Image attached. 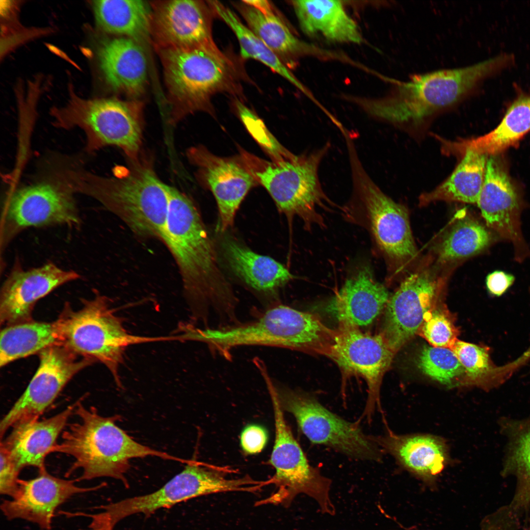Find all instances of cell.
<instances>
[{"label":"cell","instance_id":"cell-1","mask_svg":"<svg viewBox=\"0 0 530 530\" xmlns=\"http://www.w3.org/2000/svg\"><path fill=\"white\" fill-rule=\"evenodd\" d=\"M165 188L168 212L160 239L177 265L192 315L204 321L211 309L219 318L231 315L236 300L221 282L214 247L196 205L176 188Z\"/></svg>","mask_w":530,"mask_h":530},{"label":"cell","instance_id":"cell-2","mask_svg":"<svg viewBox=\"0 0 530 530\" xmlns=\"http://www.w3.org/2000/svg\"><path fill=\"white\" fill-rule=\"evenodd\" d=\"M127 165L117 166L104 177L66 159L60 174L75 194L91 197L113 213L136 235L161 238L168 212L165 184L158 178L152 156L141 152Z\"/></svg>","mask_w":530,"mask_h":530},{"label":"cell","instance_id":"cell-3","mask_svg":"<svg viewBox=\"0 0 530 530\" xmlns=\"http://www.w3.org/2000/svg\"><path fill=\"white\" fill-rule=\"evenodd\" d=\"M506 54L467 66L436 70L397 81L378 99L358 98L355 104L370 116L398 125L418 126L470 96L486 79L509 64Z\"/></svg>","mask_w":530,"mask_h":530},{"label":"cell","instance_id":"cell-4","mask_svg":"<svg viewBox=\"0 0 530 530\" xmlns=\"http://www.w3.org/2000/svg\"><path fill=\"white\" fill-rule=\"evenodd\" d=\"M85 397L83 396L76 401L74 413L79 421L67 424L61 434V442L52 450V452L73 458L74 461L66 477L80 469L82 473L77 478L78 481L108 477L121 480L128 487L125 475L132 458L155 456L184 463L187 462L135 441L116 425L120 416L104 417L95 407H85L82 401Z\"/></svg>","mask_w":530,"mask_h":530},{"label":"cell","instance_id":"cell-5","mask_svg":"<svg viewBox=\"0 0 530 530\" xmlns=\"http://www.w3.org/2000/svg\"><path fill=\"white\" fill-rule=\"evenodd\" d=\"M156 50L163 66L171 125L197 111L213 115L211 99L219 93L241 95L239 66L214 42L188 49Z\"/></svg>","mask_w":530,"mask_h":530},{"label":"cell","instance_id":"cell-6","mask_svg":"<svg viewBox=\"0 0 530 530\" xmlns=\"http://www.w3.org/2000/svg\"><path fill=\"white\" fill-rule=\"evenodd\" d=\"M335 331L315 315L287 305L269 307L258 318L213 328L210 341L220 355L230 358L235 348L265 346L327 355Z\"/></svg>","mask_w":530,"mask_h":530},{"label":"cell","instance_id":"cell-7","mask_svg":"<svg viewBox=\"0 0 530 530\" xmlns=\"http://www.w3.org/2000/svg\"><path fill=\"white\" fill-rule=\"evenodd\" d=\"M330 145L310 153L278 160H266L240 149L239 155L255 177L269 193L279 210L288 216H297L306 228L323 226L318 208L327 209L333 203L324 192L319 167Z\"/></svg>","mask_w":530,"mask_h":530},{"label":"cell","instance_id":"cell-8","mask_svg":"<svg viewBox=\"0 0 530 530\" xmlns=\"http://www.w3.org/2000/svg\"><path fill=\"white\" fill-rule=\"evenodd\" d=\"M83 306L73 311L68 304L55 320L59 344L78 355L98 361L109 370L121 388L119 368L129 345L168 341V337H146L130 334L108 299L98 292L82 301Z\"/></svg>","mask_w":530,"mask_h":530},{"label":"cell","instance_id":"cell-9","mask_svg":"<svg viewBox=\"0 0 530 530\" xmlns=\"http://www.w3.org/2000/svg\"><path fill=\"white\" fill-rule=\"evenodd\" d=\"M143 106L139 100L85 99L71 94L66 104L53 108L51 114L55 127L83 131L87 151L113 146L127 159H134L142 152Z\"/></svg>","mask_w":530,"mask_h":530},{"label":"cell","instance_id":"cell-10","mask_svg":"<svg viewBox=\"0 0 530 530\" xmlns=\"http://www.w3.org/2000/svg\"><path fill=\"white\" fill-rule=\"evenodd\" d=\"M352 193L344 209L346 216L363 225L384 256L396 264H403L416 254L407 211L386 195L364 169L353 142L346 145Z\"/></svg>","mask_w":530,"mask_h":530},{"label":"cell","instance_id":"cell-11","mask_svg":"<svg viewBox=\"0 0 530 530\" xmlns=\"http://www.w3.org/2000/svg\"><path fill=\"white\" fill-rule=\"evenodd\" d=\"M30 184L11 188L4 201L0 227L1 256L12 240L29 228L81 224L75 193L50 167Z\"/></svg>","mask_w":530,"mask_h":530},{"label":"cell","instance_id":"cell-12","mask_svg":"<svg viewBox=\"0 0 530 530\" xmlns=\"http://www.w3.org/2000/svg\"><path fill=\"white\" fill-rule=\"evenodd\" d=\"M265 383L271 399L275 427L270 459L275 473L269 482L275 484L276 490L267 498L256 502V505L289 506L297 495L304 494L316 501L322 512L334 515L335 509L330 497V479L309 463L287 423L271 382Z\"/></svg>","mask_w":530,"mask_h":530},{"label":"cell","instance_id":"cell-13","mask_svg":"<svg viewBox=\"0 0 530 530\" xmlns=\"http://www.w3.org/2000/svg\"><path fill=\"white\" fill-rule=\"evenodd\" d=\"M280 404L295 418L312 443L323 445L355 459L380 461L382 450L359 422L346 421L325 407L314 396L279 386L270 378Z\"/></svg>","mask_w":530,"mask_h":530},{"label":"cell","instance_id":"cell-14","mask_svg":"<svg viewBox=\"0 0 530 530\" xmlns=\"http://www.w3.org/2000/svg\"><path fill=\"white\" fill-rule=\"evenodd\" d=\"M39 355V367L28 386L0 422L1 440L9 428L39 419L71 378L94 362L60 344L45 348Z\"/></svg>","mask_w":530,"mask_h":530},{"label":"cell","instance_id":"cell-15","mask_svg":"<svg viewBox=\"0 0 530 530\" xmlns=\"http://www.w3.org/2000/svg\"><path fill=\"white\" fill-rule=\"evenodd\" d=\"M253 484L248 477L227 478L213 467L190 460L182 472L159 490L115 503L113 512L120 520L137 513L149 516L160 508L201 496L229 491L250 492Z\"/></svg>","mask_w":530,"mask_h":530},{"label":"cell","instance_id":"cell-16","mask_svg":"<svg viewBox=\"0 0 530 530\" xmlns=\"http://www.w3.org/2000/svg\"><path fill=\"white\" fill-rule=\"evenodd\" d=\"M394 352L381 334L372 335L358 328L340 326L335 331L328 356L344 374L362 377L368 387V398L362 417L369 423L381 409L380 390L383 376Z\"/></svg>","mask_w":530,"mask_h":530},{"label":"cell","instance_id":"cell-17","mask_svg":"<svg viewBox=\"0 0 530 530\" xmlns=\"http://www.w3.org/2000/svg\"><path fill=\"white\" fill-rule=\"evenodd\" d=\"M186 157L196 167V177L200 185L209 189L216 200L220 228L230 227L241 203L250 190L258 185L240 155L221 157L202 145L187 149Z\"/></svg>","mask_w":530,"mask_h":530},{"label":"cell","instance_id":"cell-18","mask_svg":"<svg viewBox=\"0 0 530 530\" xmlns=\"http://www.w3.org/2000/svg\"><path fill=\"white\" fill-rule=\"evenodd\" d=\"M150 34L156 49H188L212 43L215 15L207 1H150Z\"/></svg>","mask_w":530,"mask_h":530},{"label":"cell","instance_id":"cell-19","mask_svg":"<svg viewBox=\"0 0 530 530\" xmlns=\"http://www.w3.org/2000/svg\"><path fill=\"white\" fill-rule=\"evenodd\" d=\"M81 277L77 271L51 262L25 269L17 259L0 290V324L7 326L32 320V311L39 300Z\"/></svg>","mask_w":530,"mask_h":530},{"label":"cell","instance_id":"cell-20","mask_svg":"<svg viewBox=\"0 0 530 530\" xmlns=\"http://www.w3.org/2000/svg\"><path fill=\"white\" fill-rule=\"evenodd\" d=\"M477 204L488 227L513 247L515 259L523 262L530 251L522 234L519 195L494 158L487 161L484 183Z\"/></svg>","mask_w":530,"mask_h":530},{"label":"cell","instance_id":"cell-21","mask_svg":"<svg viewBox=\"0 0 530 530\" xmlns=\"http://www.w3.org/2000/svg\"><path fill=\"white\" fill-rule=\"evenodd\" d=\"M77 479H62L49 474L45 468L39 470L34 478L20 479L17 490L11 500L0 505L8 520L21 519L35 523L41 528L50 530L57 508L72 497L95 491L103 484L81 487L75 484Z\"/></svg>","mask_w":530,"mask_h":530},{"label":"cell","instance_id":"cell-22","mask_svg":"<svg viewBox=\"0 0 530 530\" xmlns=\"http://www.w3.org/2000/svg\"><path fill=\"white\" fill-rule=\"evenodd\" d=\"M437 292L433 279L424 273H417L406 278L389 299L381 334L394 353L418 331Z\"/></svg>","mask_w":530,"mask_h":530},{"label":"cell","instance_id":"cell-23","mask_svg":"<svg viewBox=\"0 0 530 530\" xmlns=\"http://www.w3.org/2000/svg\"><path fill=\"white\" fill-rule=\"evenodd\" d=\"M373 437L401 468L432 487L450 460L446 441L438 436L399 435L388 429L384 435Z\"/></svg>","mask_w":530,"mask_h":530},{"label":"cell","instance_id":"cell-24","mask_svg":"<svg viewBox=\"0 0 530 530\" xmlns=\"http://www.w3.org/2000/svg\"><path fill=\"white\" fill-rule=\"evenodd\" d=\"M101 70L106 83L130 100H139L148 82V58L144 47L128 37L103 42L98 51Z\"/></svg>","mask_w":530,"mask_h":530},{"label":"cell","instance_id":"cell-25","mask_svg":"<svg viewBox=\"0 0 530 530\" xmlns=\"http://www.w3.org/2000/svg\"><path fill=\"white\" fill-rule=\"evenodd\" d=\"M389 299L386 288L375 280L371 268L365 265L347 278L328 308L340 326L359 328L370 324Z\"/></svg>","mask_w":530,"mask_h":530},{"label":"cell","instance_id":"cell-26","mask_svg":"<svg viewBox=\"0 0 530 530\" xmlns=\"http://www.w3.org/2000/svg\"><path fill=\"white\" fill-rule=\"evenodd\" d=\"M76 404L75 401L49 418L18 424L4 440L0 441L20 472L29 466L38 470L45 468V458L57 444L58 437L74 413Z\"/></svg>","mask_w":530,"mask_h":530},{"label":"cell","instance_id":"cell-27","mask_svg":"<svg viewBox=\"0 0 530 530\" xmlns=\"http://www.w3.org/2000/svg\"><path fill=\"white\" fill-rule=\"evenodd\" d=\"M499 426L506 440L501 474L516 479L509 506L519 515L530 508V416L522 419L503 417Z\"/></svg>","mask_w":530,"mask_h":530},{"label":"cell","instance_id":"cell-28","mask_svg":"<svg viewBox=\"0 0 530 530\" xmlns=\"http://www.w3.org/2000/svg\"><path fill=\"white\" fill-rule=\"evenodd\" d=\"M302 31L310 36H320L336 43L360 44L362 36L355 22L340 0L292 1Z\"/></svg>","mask_w":530,"mask_h":530},{"label":"cell","instance_id":"cell-29","mask_svg":"<svg viewBox=\"0 0 530 530\" xmlns=\"http://www.w3.org/2000/svg\"><path fill=\"white\" fill-rule=\"evenodd\" d=\"M530 131V95L521 94L510 105L498 126L479 137L448 141L449 154H463L467 150L495 156L519 141Z\"/></svg>","mask_w":530,"mask_h":530},{"label":"cell","instance_id":"cell-30","mask_svg":"<svg viewBox=\"0 0 530 530\" xmlns=\"http://www.w3.org/2000/svg\"><path fill=\"white\" fill-rule=\"evenodd\" d=\"M222 249L233 272L259 292H274L294 277L278 262L258 254L234 239H224Z\"/></svg>","mask_w":530,"mask_h":530},{"label":"cell","instance_id":"cell-31","mask_svg":"<svg viewBox=\"0 0 530 530\" xmlns=\"http://www.w3.org/2000/svg\"><path fill=\"white\" fill-rule=\"evenodd\" d=\"M233 5L247 23L248 28L288 68L294 65L297 58L311 52L310 45L292 33L274 7L261 11L242 1L235 2Z\"/></svg>","mask_w":530,"mask_h":530},{"label":"cell","instance_id":"cell-32","mask_svg":"<svg viewBox=\"0 0 530 530\" xmlns=\"http://www.w3.org/2000/svg\"><path fill=\"white\" fill-rule=\"evenodd\" d=\"M95 18L104 31L132 39L144 47L152 43L150 34L152 8L150 2L138 0L93 1Z\"/></svg>","mask_w":530,"mask_h":530},{"label":"cell","instance_id":"cell-33","mask_svg":"<svg viewBox=\"0 0 530 530\" xmlns=\"http://www.w3.org/2000/svg\"><path fill=\"white\" fill-rule=\"evenodd\" d=\"M451 350L465 371L461 385L475 386L485 391L504 384L530 361V349L504 365L498 366L491 359L487 347L457 340Z\"/></svg>","mask_w":530,"mask_h":530},{"label":"cell","instance_id":"cell-34","mask_svg":"<svg viewBox=\"0 0 530 530\" xmlns=\"http://www.w3.org/2000/svg\"><path fill=\"white\" fill-rule=\"evenodd\" d=\"M460 163L442 184L420 197V204L436 201L477 203L484 183L487 156L466 150Z\"/></svg>","mask_w":530,"mask_h":530},{"label":"cell","instance_id":"cell-35","mask_svg":"<svg viewBox=\"0 0 530 530\" xmlns=\"http://www.w3.org/2000/svg\"><path fill=\"white\" fill-rule=\"evenodd\" d=\"M59 344L55 321L33 320L6 326L0 332V366Z\"/></svg>","mask_w":530,"mask_h":530},{"label":"cell","instance_id":"cell-36","mask_svg":"<svg viewBox=\"0 0 530 530\" xmlns=\"http://www.w3.org/2000/svg\"><path fill=\"white\" fill-rule=\"evenodd\" d=\"M207 1L215 15L222 20L235 33L243 58L259 61L309 96L307 89L289 68L259 37L243 24L231 9L217 0Z\"/></svg>","mask_w":530,"mask_h":530},{"label":"cell","instance_id":"cell-37","mask_svg":"<svg viewBox=\"0 0 530 530\" xmlns=\"http://www.w3.org/2000/svg\"><path fill=\"white\" fill-rule=\"evenodd\" d=\"M490 233L476 220L458 221L444 237L438 250L440 261L449 262L476 255L491 243Z\"/></svg>","mask_w":530,"mask_h":530},{"label":"cell","instance_id":"cell-38","mask_svg":"<svg viewBox=\"0 0 530 530\" xmlns=\"http://www.w3.org/2000/svg\"><path fill=\"white\" fill-rule=\"evenodd\" d=\"M417 362L424 374L448 387L461 385L465 374L464 367L450 348L425 346Z\"/></svg>","mask_w":530,"mask_h":530},{"label":"cell","instance_id":"cell-39","mask_svg":"<svg viewBox=\"0 0 530 530\" xmlns=\"http://www.w3.org/2000/svg\"><path fill=\"white\" fill-rule=\"evenodd\" d=\"M418 332L434 347L451 349L458 340V331L451 318L440 310L427 313Z\"/></svg>","mask_w":530,"mask_h":530},{"label":"cell","instance_id":"cell-40","mask_svg":"<svg viewBox=\"0 0 530 530\" xmlns=\"http://www.w3.org/2000/svg\"><path fill=\"white\" fill-rule=\"evenodd\" d=\"M235 103L237 111L245 126L272 160L281 159L292 154L276 139L263 121L250 109L239 100H237Z\"/></svg>","mask_w":530,"mask_h":530},{"label":"cell","instance_id":"cell-41","mask_svg":"<svg viewBox=\"0 0 530 530\" xmlns=\"http://www.w3.org/2000/svg\"><path fill=\"white\" fill-rule=\"evenodd\" d=\"M0 493L1 495L12 498L18 488L20 479L18 477L20 472L8 452L1 444L0 446Z\"/></svg>","mask_w":530,"mask_h":530},{"label":"cell","instance_id":"cell-42","mask_svg":"<svg viewBox=\"0 0 530 530\" xmlns=\"http://www.w3.org/2000/svg\"><path fill=\"white\" fill-rule=\"evenodd\" d=\"M267 440V433L264 428L259 425L250 424L245 427L241 433L240 446L246 453L255 454L262 451Z\"/></svg>","mask_w":530,"mask_h":530},{"label":"cell","instance_id":"cell-43","mask_svg":"<svg viewBox=\"0 0 530 530\" xmlns=\"http://www.w3.org/2000/svg\"><path fill=\"white\" fill-rule=\"evenodd\" d=\"M514 276L502 270H496L489 274L486 280L487 290L495 296H500L512 286Z\"/></svg>","mask_w":530,"mask_h":530},{"label":"cell","instance_id":"cell-44","mask_svg":"<svg viewBox=\"0 0 530 530\" xmlns=\"http://www.w3.org/2000/svg\"><path fill=\"white\" fill-rule=\"evenodd\" d=\"M519 523L508 515L499 514L490 516L482 521L480 530H518Z\"/></svg>","mask_w":530,"mask_h":530},{"label":"cell","instance_id":"cell-45","mask_svg":"<svg viewBox=\"0 0 530 530\" xmlns=\"http://www.w3.org/2000/svg\"><path fill=\"white\" fill-rule=\"evenodd\" d=\"M91 518L89 526V530H113L114 526L111 524L108 516L102 512L94 514H83Z\"/></svg>","mask_w":530,"mask_h":530},{"label":"cell","instance_id":"cell-46","mask_svg":"<svg viewBox=\"0 0 530 530\" xmlns=\"http://www.w3.org/2000/svg\"><path fill=\"white\" fill-rule=\"evenodd\" d=\"M529 294H530V289H529ZM528 348H529V349H530V346H529V347Z\"/></svg>","mask_w":530,"mask_h":530},{"label":"cell","instance_id":"cell-47","mask_svg":"<svg viewBox=\"0 0 530 530\" xmlns=\"http://www.w3.org/2000/svg\"><path fill=\"white\" fill-rule=\"evenodd\" d=\"M529 530H530V527H529Z\"/></svg>","mask_w":530,"mask_h":530}]
</instances>
